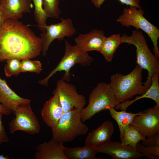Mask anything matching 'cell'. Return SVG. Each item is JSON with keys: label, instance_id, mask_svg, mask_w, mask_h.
<instances>
[{"label": "cell", "instance_id": "1", "mask_svg": "<svg viewBox=\"0 0 159 159\" xmlns=\"http://www.w3.org/2000/svg\"><path fill=\"white\" fill-rule=\"evenodd\" d=\"M42 52L41 39L18 19H7L0 26V62L33 59Z\"/></svg>", "mask_w": 159, "mask_h": 159}, {"label": "cell", "instance_id": "2", "mask_svg": "<svg viewBox=\"0 0 159 159\" xmlns=\"http://www.w3.org/2000/svg\"><path fill=\"white\" fill-rule=\"evenodd\" d=\"M143 69L137 64L127 74L117 73L111 76L109 84L118 103L131 99L136 95H143L149 89L150 86L142 81Z\"/></svg>", "mask_w": 159, "mask_h": 159}, {"label": "cell", "instance_id": "3", "mask_svg": "<svg viewBox=\"0 0 159 159\" xmlns=\"http://www.w3.org/2000/svg\"><path fill=\"white\" fill-rule=\"evenodd\" d=\"M81 111L74 108L64 112L56 126L51 129L52 139L63 143L70 142L85 134L88 127L81 120Z\"/></svg>", "mask_w": 159, "mask_h": 159}, {"label": "cell", "instance_id": "4", "mask_svg": "<svg viewBox=\"0 0 159 159\" xmlns=\"http://www.w3.org/2000/svg\"><path fill=\"white\" fill-rule=\"evenodd\" d=\"M121 38L122 43L132 44L136 47L137 64L148 71V76L145 82L150 86L152 76L159 72L158 59L150 49L145 36L140 30H133L130 36L123 34Z\"/></svg>", "mask_w": 159, "mask_h": 159}, {"label": "cell", "instance_id": "5", "mask_svg": "<svg viewBox=\"0 0 159 159\" xmlns=\"http://www.w3.org/2000/svg\"><path fill=\"white\" fill-rule=\"evenodd\" d=\"M144 10L140 8L129 6L124 8L122 14L117 21L123 26L128 28L132 26L136 29H140L145 32L150 38L153 44L155 55L159 58L158 40L159 30L158 27L149 21L144 16Z\"/></svg>", "mask_w": 159, "mask_h": 159}, {"label": "cell", "instance_id": "6", "mask_svg": "<svg viewBox=\"0 0 159 159\" xmlns=\"http://www.w3.org/2000/svg\"><path fill=\"white\" fill-rule=\"evenodd\" d=\"M119 103L109 84H98L89 95L88 104L81 112V119L84 122L102 110L114 108Z\"/></svg>", "mask_w": 159, "mask_h": 159}, {"label": "cell", "instance_id": "7", "mask_svg": "<svg viewBox=\"0 0 159 159\" xmlns=\"http://www.w3.org/2000/svg\"><path fill=\"white\" fill-rule=\"evenodd\" d=\"M65 49L64 56L57 67L47 77L39 81L41 85L47 86L48 81L55 74L58 72L64 71L63 80L67 82L70 81V69L76 64H79L85 67L89 66L94 61V59L89 56L88 52L80 50L76 45H72L66 40H65Z\"/></svg>", "mask_w": 159, "mask_h": 159}, {"label": "cell", "instance_id": "8", "mask_svg": "<svg viewBox=\"0 0 159 159\" xmlns=\"http://www.w3.org/2000/svg\"><path fill=\"white\" fill-rule=\"evenodd\" d=\"M13 112L15 117L9 123L10 134L17 131L30 134L39 132L40 126L30 103L19 106Z\"/></svg>", "mask_w": 159, "mask_h": 159}, {"label": "cell", "instance_id": "9", "mask_svg": "<svg viewBox=\"0 0 159 159\" xmlns=\"http://www.w3.org/2000/svg\"><path fill=\"white\" fill-rule=\"evenodd\" d=\"M60 19L61 21L59 23L44 26L45 32H42L40 35L43 56H47L49 46L54 40L57 39L61 41L65 37L72 36L76 32L71 19L61 17Z\"/></svg>", "mask_w": 159, "mask_h": 159}, {"label": "cell", "instance_id": "10", "mask_svg": "<svg viewBox=\"0 0 159 159\" xmlns=\"http://www.w3.org/2000/svg\"><path fill=\"white\" fill-rule=\"evenodd\" d=\"M53 94L58 95L64 112L74 108L82 110L86 104L85 97L77 93L75 86L62 78L58 81Z\"/></svg>", "mask_w": 159, "mask_h": 159}, {"label": "cell", "instance_id": "11", "mask_svg": "<svg viewBox=\"0 0 159 159\" xmlns=\"http://www.w3.org/2000/svg\"><path fill=\"white\" fill-rule=\"evenodd\" d=\"M136 116L131 124L149 138L159 133V107L156 104Z\"/></svg>", "mask_w": 159, "mask_h": 159}, {"label": "cell", "instance_id": "12", "mask_svg": "<svg viewBox=\"0 0 159 159\" xmlns=\"http://www.w3.org/2000/svg\"><path fill=\"white\" fill-rule=\"evenodd\" d=\"M97 153L106 154L113 159H134L145 157L142 153L121 142L110 141L95 147Z\"/></svg>", "mask_w": 159, "mask_h": 159}, {"label": "cell", "instance_id": "13", "mask_svg": "<svg viewBox=\"0 0 159 159\" xmlns=\"http://www.w3.org/2000/svg\"><path fill=\"white\" fill-rule=\"evenodd\" d=\"M0 6L5 20L21 18L33 7L31 0H0Z\"/></svg>", "mask_w": 159, "mask_h": 159}, {"label": "cell", "instance_id": "14", "mask_svg": "<svg viewBox=\"0 0 159 159\" xmlns=\"http://www.w3.org/2000/svg\"><path fill=\"white\" fill-rule=\"evenodd\" d=\"M105 37L102 31L93 29L88 33L79 34L74 41L76 45L84 52L92 51L100 52Z\"/></svg>", "mask_w": 159, "mask_h": 159}, {"label": "cell", "instance_id": "15", "mask_svg": "<svg viewBox=\"0 0 159 159\" xmlns=\"http://www.w3.org/2000/svg\"><path fill=\"white\" fill-rule=\"evenodd\" d=\"M53 94V96L45 102L41 110L42 120L51 129L56 126L64 112L58 95Z\"/></svg>", "mask_w": 159, "mask_h": 159}, {"label": "cell", "instance_id": "16", "mask_svg": "<svg viewBox=\"0 0 159 159\" xmlns=\"http://www.w3.org/2000/svg\"><path fill=\"white\" fill-rule=\"evenodd\" d=\"M31 101L18 95L10 88L6 81L0 77V102L4 106L13 112L19 106Z\"/></svg>", "mask_w": 159, "mask_h": 159}, {"label": "cell", "instance_id": "17", "mask_svg": "<svg viewBox=\"0 0 159 159\" xmlns=\"http://www.w3.org/2000/svg\"><path fill=\"white\" fill-rule=\"evenodd\" d=\"M63 143L52 139L39 144L36 148L34 159H68L64 153Z\"/></svg>", "mask_w": 159, "mask_h": 159}, {"label": "cell", "instance_id": "18", "mask_svg": "<svg viewBox=\"0 0 159 159\" xmlns=\"http://www.w3.org/2000/svg\"><path fill=\"white\" fill-rule=\"evenodd\" d=\"M114 131L112 123L109 121H105L88 134L85 145L95 147L106 143L110 141Z\"/></svg>", "mask_w": 159, "mask_h": 159}, {"label": "cell", "instance_id": "19", "mask_svg": "<svg viewBox=\"0 0 159 159\" xmlns=\"http://www.w3.org/2000/svg\"><path fill=\"white\" fill-rule=\"evenodd\" d=\"M159 72L154 74L152 76L151 85L145 93L140 96H138L133 100H127L119 103L115 108L126 111L128 107L136 101L143 98H148L152 99L159 107Z\"/></svg>", "mask_w": 159, "mask_h": 159}, {"label": "cell", "instance_id": "20", "mask_svg": "<svg viewBox=\"0 0 159 159\" xmlns=\"http://www.w3.org/2000/svg\"><path fill=\"white\" fill-rule=\"evenodd\" d=\"M64 153L68 159H100L97 158L95 147L85 145L82 147L67 148L65 147Z\"/></svg>", "mask_w": 159, "mask_h": 159}, {"label": "cell", "instance_id": "21", "mask_svg": "<svg viewBox=\"0 0 159 159\" xmlns=\"http://www.w3.org/2000/svg\"><path fill=\"white\" fill-rule=\"evenodd\" d=\"M108 110L111 116L116 121L118 125L120 140L123 137L125 128L131 124L136 116L143 112H140L137 113H133L127 112L125 110L118 112L112 107L109 108Z\"/></svg>", "mask_w": 159, "mask_h": 159}, {"label": "cell", "instance_id": "22", "mask_svg": "<svg viewBox=\"0 0 159 159\" xmlns=\"http://www.w3.org/2000/svg\"><path fill=\"white\" fill-rule=\"evenodd\" d=\"M121 39L120 34H119L105 37L100 52L107 62L112 61L115 52L122 43Z\"/></svg>", "mask_w": 159, "mask_h": 159}, {"label": "cell", "instance_id": "23", "mask_svg": "<svg viewBox=\"0 0 159 159\" xmlns=\"http://www.w3.org/2000/svg\"><path fill=\"white\" fill-rule=\"evenodd\" d=\"M146 138L145 135L141 130L130 124L125 129L121 142L123 145H130L136 149L137 144Z\"/></svg>", "mask_w": 159, "mask_h": 159}, {"label": "cell", "instance_id": "24", "mask_svg": "<svg viewBox=\"0 0 159 159\" xmlns=\"http://www.w3.org/2000/svg\"><path fill=\"white\" fill-rule=\"evenodd\" d=\"M34 4V16L35 20L37 24V26L42 32H45L44 26L46 24L48 18L44 10L43 5V0H31Z\"/></svg>", "mask_w": 159, "mask_h": 159}, {"label": "cell", "instance_id": "25", "mask_svg": "<svg viewBox=\"0 0 159 159\" xmlns=\"http://www.w3.org/2000/svg\"><path fill=\"white\" fill-rule=\"evenodd\" d=\"M60 0H43V8L48 18L58 19L61 12Z\"/></svg>", "mask_w": 159, "mask_h": 159}, {"label": "cell", "instance_id": "26", "mask_svg": "<svg viewBox=\"0 0 159 159\" xmlns=\"http://www.w3.org/2000/svg\"><path fill=\"white\" fill-rule=\"evenodd\" d=\"M21 59L17 58H11L5 61L4 71L6 77L17 76L20 74L21 72Z\"/></svg>", "mask_w": 159, "mask_h": 159}, {"label": "cell", "instance_id": "27", "mask_svg": "<svg viewBox=\"0 0 159 159\" xmlns=\"http://www.w3.org/2000/svg\"><path fill=\"white\" fill-rule=\"evenodd\" d=\"M136 149L149 159L159 158V145H145L139 142L136 145Z\"/></svg>", "mask_w": 159, "mask_h": 159}, {"label": "cell", "instance_id": "28", "mask_svg": "<svg viewBox=\"0 0 159 159\" xmlns=\"http://www.w3.org/2000/svg\"><path fill=\"white\" fill-rule=\"evenodd\" d=\"M42 64L38 60H32L29 59L21 60V72H30L40 73L42 70Z\"/></svg>", "mask_w": 159, "mask_h": 159}, {"label": "cell", "instance_id": "29", "mask_svg": "<svg viewBox=\"0 0 159 159\" xmlns=\"http://www.w3.org/2000/svg\"><path fill=\"white\" fill-rule=\"evenodd\" d=\"M106 0H91V2L97 9L100 8L102 5ZM122 4H126L127 6H131L136 7L138 9L141 8L140 5V0H118Z\"/></svg>", "mask_w": 159, "mask_h": 159}, {"label": "cell", "instance_id": "30", "mask_svg": "<svg viewBox=\"0 0 159 159\" xmlns=\"http://www.w3.org/2000/svg\"><path fill=\"white\" fill-rule=\"evenodd\" d=\"M141 142L145 145H159V133L143 140Z\"/></svg>", "mask_w": 159, "mask_h": 159}, {"label": "cell", "instance_id": "31", "mask_svg": "<svg viewBox=\"0 0 159 159\" xmlns=\"http://www.w3.org/2000/svg\"><path fill=\"white\" fill-rule=\"evenodd\" d=\"M3 114L0 113V146L4 143L9 141V139L5 130L4 127L2 123V117Z\"/></svg>", "mask_w": 159, "mask_h": 159}, {"label": "cell", "instance_id": "32", "mask_svg": "<svg viewBox=\"0 0 159 159\" xmlns=\"http://www.w3.org/2000/svg\"><path fill=\"white\" fill-rule=\"evenodd\" d=\"M12 112L8 109L0 102V113L5 115H9L11 114Z\"/></svg>", "mask_w": 159, "mask_h": 159}, {"label": "cell", "instance_id": "33", "mask_svg": "<svg viewBox=\"0 0 159 159\" xmlns=\"http://www.w3.org/2000/svg\"><path fill=\"white\" fill-rule=\"evenodd\" d=\"M5 21V20L4 18L0 6V26L4 23Z\"/></svg>", "mask_w": 159, "mask_h": 159}, {"label": "cell", "instance_id": "34", "mask_svg": "<svg viewBox=\"0 0 159 159\" xmlns=\"http://www.w3.org/2000/svg\"><path fill=\"white\" fill-rule=\"evenodd\" d=\"M9 157L7 155H4L3 154L0 155V159H9Z\"/></svg>", "mask_w": 159, "mask_h": 159}]
</instances>
